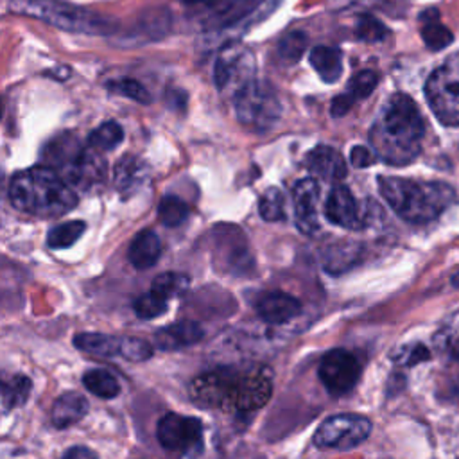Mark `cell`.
<instances>
[{"mask_svg": "<svg viewBox=\"0 0 459 459\" xmlns=\"http://www.w3.org/2000/svg\"><path fill=\"white\" fill-rule=\"evenodd\" d=\"M188 283H190V278L186 274L169 271V273L158 274L152 280V290L169 299V298L183 294L188 289Z\"/></svg>", "mask_w": 459, "mask_h": 459, "instance_id": "obj_32", "label": "cell"}, {"mask_svg": "<svg viewBox=\"0 0 459 459\" xmlns=\"http://www.w3.org/2000/svg\"><path fill=\"white\" fill-rule=\"evenodd\" d=\"M106 176V161L97 154L95 149H82L77 160L65 170V179L72 186L91 188L102 183Z\"/></svg>", "mask_w": 459, "mask_h": 459, "instance_id": "obj_14", "label": "cell"}, {"mask_svg": "<svg viewBox=\"0 0 459 459\" xmlns=\"http://www.w3.org/2000/svg\"><path fill=\"white\" fill-rule=\"evenodd\" d=\"M169 303L167 298H163L161 294L154 292L152 289L142 296L136 298L134 301V312L142 317V319H152L161 316L167 310Z\"/></svg>", "mask_w": 459, "mask_h": 459, "instance_id": "obj_37", "label": "cell"}, {"mask_svg": "<svg viewBox=\"0 0 459 459\" xmlns=\"http://www.w3.org/2000/svg\"><path fill=\"white\" fill-rule=\"evenodd\" d=\"M186 4H212L213 0H183Z\"/></svg>", "mask_w": 459, "mask_h": 459, "instance_id": "obj_46", "label": "cell"}, {"mask_svg": "<svg viewBox=\"0 0 459 459\" xmlns=\"http://www.w3.org/2000/svg\"><path fill=\"white\" fill-rule=\"evenodd\" d=\"M161 255V242L160 237L152 230H143L140 231L127 251L129 262L136 269H149L152 267Z\"/></svg>", "mask_w": 459, "mask_h": 459, "instance_id": "obj_20", "label": "cell"}, {"mask_svg": "<svg viewBox=\"0 0 459 459\" xmlns=\"http://www.w3.org/2000/svg\"><path fill=\"white\" fill-rule=\"evenodd\" d=\"M190 398L204 409L251 412L264 407L273 394V375L267 366H228L204 371L190 382Z\"/></svg>", "mask_w": 459, "mask_h": 459, "instance_id": "obj_1", "label": "cell"}, {"mask_svg": "<svg viewBox=\"0 0 459 459\" xmlns=\"http://www.w3.org/2000/svg\"><path fill=\"white\" fill-rule=\"evenodd\" d=\"M122 127L113 120H108L91 131V134L88 136V143L95 151H111L122 142Z\"/></svg>", "mask_w": 459, "mask_h": 459, "instance_id": "obj_28", "label": "cell"}, {"mask_svg": "<svg viewBox=\"0 0 459 459\" xmlns=\"http://www.w3.org/2000/svg\"><path fill=\"white\" fill-rule=\"evenodd\" d=\"M371 421L360 414H335L326 418L314 432V445L317 448L350 450L368 439Z\"/></svg>", "mask_w": 459, "mask_h": 459, "instance_id": "obj_8", "label": "cell"}, {"mask_svg": "<svg viewBox=\"0 0 459 459\" xmlns=\"http://www.w3.org/2000/svg\"><path fill=\"white\" fill-rule=\"evenodd\" d=\"M294 222L303 235H316L319 231L317 201L319 185L312 178H303L294 185Z\"/></svg>", "mask_w": 459, "mask_h": 459, "instance_id": "obj_13", "label": "cell"}, {"mask_svg": "<svg viewBox=\"0 0 459 459\" xmlns=\"http://www.w3.org/2000/svg\"><path fill=\"white\" fill-rule=\"evenodd\" d=\"M2 113H4V104H2V99H0V118H2Z\"/></svg>", "mask_w": 459, "mask_h": 459, "instance_id": "obj_47", "label": "cell"}, {"mask_svg": "<svg viewBox=\"0 0 459 459\" xmlns=\"http://www.w3.org/2000/svg\"><path fill=\"white\" fill-rule=\"evenodd\" d=\"M355 104V97L350 93V91H344L341 95H337L333 100H332V106H330V111L333 117H344L351 106Z\"/></svg>", "mask_w": 459, "mask_h": 459, "instance_id": "obj_42", "label": "cell"}, {"mask_svg": "<svg viewBox=\"0 0 459 459\" xmlns=\"http://www.w3.org/2000/svg\"><path fill=\"white\" fill-rule=\"evenodd\" d=\"M430 359V351L427 346L423 344H414L411 348H407L403 353L396 355V362L402 364V366H414L418 362H425Z\"/></svg>", "mask_w": 459, "mask_h": 459, "instance_id": "obj_40", "label": "cell"}, {"mask_svg": "<svg viewBox=\"0 0 459 459\" xmlns=\"http://www.w3.org/2000/svg\"><path fill=\"white\" fill-rule=\"evenodd\" d=\"M84 147L79 143V140L72 133H61L59 136L52 138L45 151L43 156L47 158V165L52 169H63L66 170L81 154Z\"/></svg>", "mask_w": 459, "mask_h": 459, "instance_id": "obj_19", "label": "cell"}, {"mask_svg": "<svg viewBox=\"0 0 459 459\" xmlns=\"http://www.w3.org/2000/svg\"><path fill=\"white\" fill-rule=\"evenodd\" d=\"M430 109L445 126H459V54L448 57L427 79Z\"/></svg>", "mask_w": 459, "mask_h": 459, "instance_id": "obj_7", "label": "cell"}, {"mask_svg": "<svg viewBox=\"0 0 459 459\" xmlns=\"http://www.w3.org/2000/svg\"><path fill=\"white\" fill-rule=\"evenodd\" d=\"M362 256V246L359 242H339L325 249L323 267L330 274H342L351 269Z\"/></svg>", "mask_w": 459, "mask_h": 459, "instance_id": "obj_23", "label": "cell"}, {"mask_svg": "<svg viewBox=\"0 0 459 459\" xmlns=\"http://www.w3.org/2000/svg\"><path fill=\"white\" fill-rule=\"evenodd\" d=\"M108 90L111 93H117V95H122V97H129L140 104H149L151 102V93L147 91V88L138 82L136 79H129V77H124V79H115V81H109L108 82Z\"/></svg>", "mask_w": 459, "mask_h": 459, "instance_id": "obj_36", "label": "cell"}, {"mask_svg": "<svg viewBox=\"0 0 459 459\" xmlns=\"http://www.w3.org/2000/svg\"><path fill=\"white\" fill-rule=\"evenodd\" d=\"M120 357L127 360H147L152 355V346L140 337H120Z\"/></svg>", "mask_w": 459, "mask_h": 459, "instance_id": "obj_38", "label": "cell"}, {"mask_svg": "<svg viewBox=\"0 0 459 459\" xmlns=\"http://www.w3.org/2000/svg\"><path fill=\"white\" fill-rule=\"evenodd\" d=\"M0 393L7 407L22 405L30 393V380L23 375H16L9 380L0 377Z\"/></svg>", "mask_w": 459, "mask_h": 459, "instance_id": "obj_31", "label": "cell"}, {"mask_svg": "<svg viewBox=\"0 0 459 459\" xmlns=\"http://www.w3.org/2000/svg\"><path fill=\"white\" fill-rule=\"evenodd\" d=\"M147 178V167L134 156H122L115 165L113 181L122 195H131Z\"/></svg>", "mask_w": 459, "mask_h": 459, "instance_id": "obj_22", "label": "cell"}, {"mask_svg": "<svg viewBox=\"0 0 459 459\" xmlns=\"http://www.w3.org/2000/svg\"><path fill=\"white\" fill-rule=\"evenodd\" d=\"M84 387L99 398H115L120 393L118 380L108 369H90L82 377Z\"/></svg>", "mask_w": 459, "mask_h": 459, "instance_id": "obj_26", "label": "cell"}, {"mask_svg": "<svg viewBox=\"0 0 459 459\" xmlns=\"http://www.w3.org/2000/svg\"><path fill=\"white\" fill-rule=\"evenodd\" d=\"M378 188L387 204L409 222H429L454 201L455 190L441 181H416L396 176L378 178Z\"/></svg>", "mask_w": 459, "mask_h": 459, "instance_id": "obj_4", "label": "cell"}, {"mask_svg": "<svg viewBox=\"0 0 459 459\" xmlns=\"http://www.w3.org/2000/svg\"><path fill=\"white\" fill-rule=\"evenodd\" d=\"M158 217L161 224L176 228L188 217V204L178 195H165L158 204Z\"/></svg>", "mask_w": 459, "mask_h": 459, "instance_id": "obj_29", "label": "cell"}, {"mask_svg": "<svg viewBox=\"0 0 459 459\" xmlns=\"http://www.w3.org/2000/svg\"><path fill=\"white\" fill-rule=\"evenodd\" d=\"M325 215L332 224L346 230L359 231L366 226V217L362 215L359 203L344 185H335L328 194L325 203Z\"/></svg>", "mask_w": 459, "mask_h": 459, "instance_id": "obj_12", "label": "cell"}, {"mask_svg": "<svg viewBox=\"0 0 459 459\" xmlns=\"http://www.w3.org/2000/svg\"><path fill=\"white\" fill-rule=\"evenodd\" d=\"M258 316L271 325H283L301 312V303L285 292H267L256 301Z\"/></svg>", "mask_w": 459, "mask_h": 459, "instance_id": "obj_15", "label": "cell"}, {"mask_svg": "<svg viewBox=\"0 0 459 459\" xmlns=\"http://www.w3.org/2000/svg\"><path fill=\"white\" fill-rule=\"evenodd\" d=\"M203 328L195 321H178L154 333V344L160 350H178L195 344L203 339Z\"/></svg>", "mask_w": 459, "mask_h": 459, "instance_id": "obj_18", "label": "cell"}, {"mask_svg": "<svg viewBox=\"0 0 459 459\" xmlns=\"http://www.w3.org/2000/svg\"><path fill=\"white\" fill-rule=\"evenodd\" d=\"M450 281H452V285H454L455 289H459V271L452 276V280H450Z\"/></svg>", "mask_w": 459, "mask_h": 459, "instance_id": "obj_45", "label": "cell"}, {"mask_svg": "<svg viewBox=\"0 0 459 459\" xmlns=\"http://www.w3.org/2000/svg\"><path fill=\"white\" fill-rule=\"evenodd\" d=\"M86 224L82 221H66L54 226L47 235V244L52 249H66L75 244L84 233Z\"/></svg>", "mask_w": 459, "mask_h": 459, "instance_id": "obj_27", "label": "cell"}, {"mask_svg": "<svg viewBox=\"0 0 459 459\" xmlns=\"http://www.w3.org/2000/svg\"><path fill=\"white\" fill-rule=\"evenodd\" d=\"M355 36L366 43H377L389 36L387 27L371 14H360L355 22Z\"/></svg>", "mask_w": 459, "mask_h": 459, "instance_id": "obj_33", "label": "cell"}, {"mask_svg": "<svg viewBox=\"0 0 459 459\" xmlns=\"http://www.w3.org/2000/svg\"><path fill=\"white\" fill-rule=\"evenodd\" d=\"M156 437L165 450L188 454L203 443V425L197 418L169 412L156 427Z\"/></svg>", "mask_w": 459, "mask_h": 459, "instance_id": "obj_11", "label": "cell"}, {"mask_svg": "<svg viewBox=\"0 0 459 459\" xmlns=\"http://www.w3.org/2000/svg\"><path fill=\"white\" fill-rule=\"evenodd\" d=\"M255 75V57L251 50L240 43L226 45L215 61L213 81L219 91L235 95Z\"/></svg>", "mask_w": 459, "mask_h": 459, "instance_id": "obj_9", "label": "cell"}, {"mask_svg": "<svg viewBox=\"0 0 459 459\" xmlns=\"http://www.w3.org/2000/svg\"><path fill=\"white\" fill-rule=\"evenodd\" d=\"M305 165L310 172L328 181H341L346 178V161L341 152L330 145H316L308 151Z\"/></svg>", "mask_w": 459, "mask_h": 459, "instance_id": "obj_16", "label": "cell"}, {"mask_svg": "<svg viewBox=\"0 0 459 459\" xmlns=\"http://www.w3.org/2000/svg\"><path fill=\"white\" fill-rule=\"evenodd\" d=\"M421 38L430 50H441L454 41V34L445 25H441L437 18L425 20V25L421 29Z\"/></svg>", "mask_w": 459, "mask_h": 459, "instance_id": "obj_34", "label": "cell"}, {"mask_svg": "<svg viewBox=\"0 0 459 459\" xmlns=\"http://www.w3.org/2000/svg\"><path fill=\"white\" fill-rule=\"evenodd\" d=\"M9 11L41 20L68 32L111 34L118 27L113 20L95 11L63 0H9Z\"/></svg>", "mask_w": 459, "mask_h": 459, "instance_id": "obj_5", "label": "cell"}, {"mask_svg": "<svg viewBox=\"0 0 459 459\" xmlns=\"http://www.w3.org/2000/svg\"><path fill=\"white\" fill-rule=\"evenodd\" d=\"M423 133L425 126L416 102L405 93H394L373 122L369 143L382 161L407 165L420 154Z\"/></svg>", "mask_w": 459, "mask_h": 459, "instance_id": "obj_2", "label": "cell"}, {"mask_svg": "<svg viewBox=\"0 0 459 459\" xmlns=\"http://www.w3.org/2000/svg\"><path fill=\"white\" fill-rule=\"evenodd\" d=\"M88 412V402L82 394L68 391L56 398L52 405V423L57 429H66L77 423Z\"/></svg>", "mask_w": 459, "mask_h": 459, "instance_id": "obj_21", "label": "cell"}, {"mask_svg": "<svg viewBox=\"0 0 459 459\" xmlns=\"http://www.w3.org/2000/svg\"><path fill=\"white\" fill-rule=\"evenodd\" d=\"M65 457H95V452L88 450L86 446H75V448H70L65 452Z\"/></svg>", "mask_w": 459, "mask_h": 459, "instance_id": "obj_43", "label": "cell"}, {"mask_svg": "<svg viewBox=\"0 0 459 459\" xmlns=\"http://www.w3.org/2000/svg\"><path fill=\"white\" fill-rule=\"evenodd\" d=\"M258 212L264 221L274 222L285 217V195L280 188L271 186L267 188L258 201Z\"/></svg>", "mask_w": 459, "mask_h": 459, "instance_id": "obj_30", "label": "cell"}, {"mask_svg": "<svg viewBox=\"0 0 459 459\" xmlns=\"http://www.w3.org/2000/svg\"><path fill=\"white\" fill-rule=\"evenodd\" d=\"M310 65L325 82H335L342 72V56L333 47H314L308 54Z\"/></svg>", "mask_w": 459, "mask_h": 459, "instance_id": "obj_24", "label": "cell"}, {"mask_svg": "<svg viewBox=\"0 0 459 459\" xmlns=\"http://www.w3.org/2000/svg\"><path fill=\"white\" fill-rule=\"evenodd\" d=\"M377 84H378V75L373 70H362L351 77V81L348 82V91L357 100V99H364V97L371 95V91L377 88Z\"/></svg>", "mask_w": 459, "mask_h": 459, "instance_id": "obj_39", "label": "cell"}, {"mask_svg": "<svg viewBox=\"0 0 459 459\" xmlns=\"http://www.w3.org/2000/svg\"><path fill=\"white\" fill-rule=\"evenodd\" d=\"M307 48V36L301 30L285 34L278 43V56L285 63H296Z\"/></svg>", "mask_w": 459, "mask_h": 459, "instance_id": "obj_35", "label": "cell"}, {"mask_svg": "<svg viewBox=\"0 0 459 459\" xmlns=\"http://www.w3.org/2000/svg\"><path fill=\"white\" fill-rule=\"evenodd\" d=\"M74 344L91 355L99 357H115L120 353V337L99 333V332H82L74 337Z\"/></svg>", "mask_w": 459, "mask_h": 459, "instance_id": "obj_25", "label": "cell"}, {"mask_svg": "<svg viewBox=\"0 0 459 459\" xmlns=\"http://www.w3.org/2000/svg\"><path fill=\"white\" fill-rule=\"evenodd\" d=\"M350 161L353 167L357 169H364L375 163V156L371 154V151L366 145H355L350 152Z\"/></svg>", "mask_w": 459, "mask_h": 459, "instance_id": "obj_41", "label": "cell"}, {"mask_svg": "<svg viewBox=\"0 0 459 459\" xmlns=\"http://www.w3.org/2000/svg\"><path fill=\"white\" fill-rule=\"evenodd\" d=\"M233 97L237 118L244 127L253 133H265L276 126L281 104L269 82L251 79Z\"/></svg>", "mask_w": 459, "mask_h": 459, "instance_id": "obj_6", "label": "cell"}, {"mask_svg": "<svg viewBox=\"0 0 459 459\" xmlns=\"http://www.w3.org/2000/svg\"><path fill=\"white\" fill-rule=\"evenodd\" d=\"M450 351H452V355L459 360V339H457V341H454V344L450 346Z\"/></svg>", "mask_w": 459, "mask_h": 459, "instance_id": "obj_44", "label": "cell"}, {"mask_svg": "<svg viewBox=\"0 0 459 459\" xmlns=\"http://www.w3.org/2000/svg\"><path fill=\"white\" fill-rule=\"evenodd\" d=\"M264 0H213L210 14L204 18L208 29H221L240 22L253 9H256Z\"/></svg>", "mask_w": 459, "mask_h": 459, "instance_id": "obj_17", "label": "cell"}, {"mask_svg": "<svg viewBox=\"0 0 459 459\" xmlns=\"http://www.w3.org/2000/svg\"><path fill=\"white\" fill-rule=\"evenodd\" d=\"M9 199L14 208L36 217H59L77 204L74 186L52 167L36 165L11 179Z\"/></svg>", "mask_w": 459, "mask_h": 459, "instance_id": "obj_3", "label": "cell"}, {"mask_svg": "<svg viewBox=\"0 0 459 459\" xmlns=\"http://www.w3.org/2000/svg\"><path fill=\"white\" fill-rule=\"evenodd\" d=\"M362 366L359 359L342 348L330 350L325 353L319 364V378L326 391L333 396L346 394L359 380Z\"/></svg>", "mask_w": 459, "mask_h": 459, "instance_id": "obj_10", "label": "cell"}]
</instances>
